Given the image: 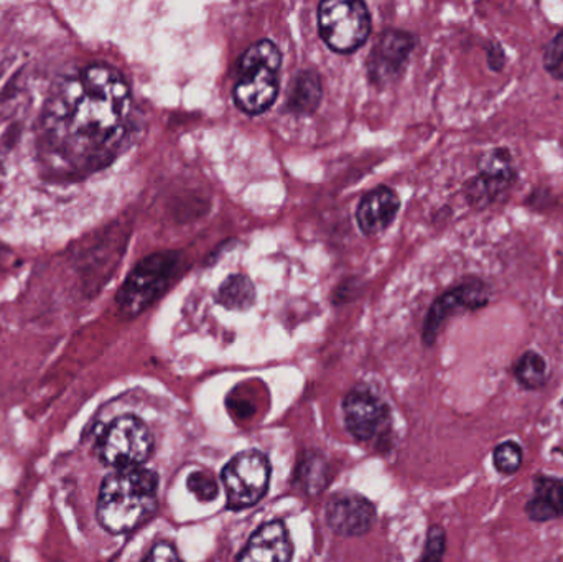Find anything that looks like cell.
<instances>
[{
  "label": "cell",
  "mask_w": 563,
  "mask_h": 562,
  "mask_svg": "<svg viewBox=\"0 0 563 562\" xmlns=\"http://www.w3.org/2000/svg\"><path fill=\"white\" fill-rule=\"evenodd\" d=\"M131 106L128 81L106 63L59 76L36 129V151L46 170L79 178L111 164L128 134Z\"/></svg>",
  "instance_id": "obj_1"
},
{
  "label": "cell",
  "mask_w": 563,
  "mask_h": 562,
  "mask_svg": "<svg viewBox=\"0 0 563 562\" xmlns=\"http://www.w3.org/2000/svg\"><path fill=\"white\" fill-rule=\"evenodd\" d=\"M158 475L147 469H125L104 477L99 488L96 518L109 535L137 530L157 508Z\"/></svg>",
  "instance_id": "obj_2"
},
{
  "label": "cell",
  "mask_w": 563,
  "mask_h": 562,
  "mask_svg": "<svg viewBox=\"0 0 563 562\" xmlns=\"http://www.w3.org/2000/svg\"><path fill=\"white\" fill-rule=\"evenodd\" d=\"M280 49L271 40H261L244 52L234 102L246 114L257 115L273 108L279 96Z\"/></svg>",
  "instance_id": "obj_3"
},
{
  "label": "cell",
  "mask_w": 563,
  "mask_h": 562,
  "mask_svg": "<svg viewBox=\"0 0 563 562\" xmlns=\"http://www.w3.org/2000/svg\"><path fill=\"white\" fill-rule=\"evenodd\" d=\"M96 454L102 464L115 471L139 469L154 454V436L142 419L121 416L102 431Z\"/></svg>",
  "instance_id": "obj_4"
},
{
  "label": "cell",
  "mask_w": 563,
  "mask_h": 562,
  "mask_svg": "<svg viewBox=\"0 0 563 562\" xmlns=\"http://www.w3.org/2000/svg\"><path fill=\"white\" fill-rule=\"evenodd\" d=\"M177 266L178 256L175 253H157L142 260L115 296L119 310L125 317H137L145 312L165 293Z\"/></svg>",
  "instance_id": "obj_5"
},
{
  "label": "cell",
  "mask_w": 563,
  "mask_h": 562,
  "mask_svg": "<svg viewBox=\"0 0 563 562\" xmlns=\"http://www.w3.org/2000/svg\"><path fill=\"white\" fill-rule=\"evenodd\" d=\"M318 30L328 48L353 53L371 35V15L363 2L328 0L318 7Z\"/></svg>",
  "instance_id": "obj_6"
},
{
  "label": "cell",
  "mask_w": 563,
  "mask_h": 562,
  "mask_svg": "<svg viewBox=\"0 0 563 562\" xmlns=\"http://www.w3.org/2000/svg\"><path fill=\"white\" fill-rule=\"evenodd\" d=\"M228 507L244 510L254 507L269 491L271 464L260 451H246L228 462L221 474Z\"/></svg>",
  "instance_id": "obj_7"
},
{
  "label": "cell",
  "mask_w": 563,
  "mask_h": 562,
  "mask_svg": "<svg viewBox=\"0 0 563 562\" xmlns=\"http://www.w3.org/2000/svg\"><path fill=\"white\" fill-rule=\"evenodd\" d=\"M516 181L512 158L506 148H493L479 162L478 177L470 181L466 191L475 207H488Z\"/></svg>",
  "instance_id": "obj_8"
},
{
  "label": "cell",
  "mask_w": 563,
  "mask_h": 562,
  "mask_svg": "<svg viewBox=\"0 0 563 562\" xmlns=\"http://www.w3.org/2000/svg\"><path fill=\"white\" fill-rule=\"evenodd\" d=\"M344 422L357 441H373L387 428L389 409L369 389H353L343 403Z\"/></svg>",
  "instance_id": "obj_9"
},
{
  "label": "cell",
  "mask_w": 563,
  "mask_h": 562,
  "mask_svg": "<svg viewBox=\"0 0 563 562\" xmlns=\"http://www.w3.org/2000/svg\"><path fill=\"white\" fill-rule=\"evenodd\" d=\"M413 36L400 30H387L377 38L369 58L367 73L371 81L377 85L394 81L402 73L410 52L413 49Z\"/></svg>",
  "instance_id": "obj_10"
},
{
  "label": "cell",
  "mask_w": 563,
  "mask_h": 562,
  "mask_svg": "<svg viewBox=\"0 0 563 562\" xmlns=\"http://www.w3.org/2000/svg\"><path fill=\"white\" fill-rule=\"evenodd\" d=\"M489 287L483 280H468L456 289L450 290L445 296L437 300L435 306L430 309L423 327V340L427 345H432L439 333L440 327L452 313L459 310H478L488 306Z\"/></svg>",
  "instance_id": "obj_11"
},
{
  "label": "cell",
  "mask_w": 563,
  "mask_h": 562,
  "mask_svg": "<svg viewBox=\"0 0 563 562\" xmlns=\"http://www.w3.org/2000/svg\"><path fill=\"white\" fill-rule=\"evenodd\" d=\"M324 517L330 530L340 537H361L373 528L376 510L360 495L340 494L328 502Z\"/></svg>",
  "instance_id": "obj_12"
},
{
  "label": "cell",
  "mask_w": 563,
  "mask_h": 562,
  "mask_svg": "<svg viewBox=\"0 0 563 562\" xmlns=\"http://www.w3.org/2000/svg\"><path fill=\"white\" fill-rule=\"evenodd\" d=\"M291 554L294 547L284 521H271L251 537L236 562H290Z\"/></svg>",
  "instance_id": "obj_13"
},
{
  "label": "cell",
  "mask_w": 563,
  "mask_h": 562,
  "mask_svg": "<svg viewBox=\"0 0 563 562\" xmlns=\"http://www.w3.org/2000/svg\"><path fill=\"white\" fill-rule=\"evenodd\" d=\"M399 208V197L390 188L379 187L369 191L357 207L356 220L360 230L367 236L380 233L396 220Z\"/></svg>",
  "instance_id": "obj_14"
},
{
  "label": "cell",
  "mask_w": 563,
  "mask_h": 562,
  "mask_svg": "<svg viewBox=\"0 0 563 562\" xmlns=\"http://www.w3.org/2000/svg\"><path fill=\"white\" fill-rule=\"evenodd\" d=\"M532 521L545 524L563 517V481L555 477H536L534 497L526 505Z\"/></svg>",
  "instance_id": "obj_15"
},
{
  "label": "cell",
  "mask_w": 563,
  "mask_h": 562,
  "mask_svg": "<svg viewBox=\"0 0 563 562\" xmlns=\"http://www.w3.org/2000/svg\"><path fill=\"white\" fill-rule=\"evenodd\" d=\"M321 99L320 79L314 73L303 71L295 78L294 88L288 98V108L298 114L314 111Z\"/></svg>",
  "instance_id": "obj_16"
},
{
  "label": "cell",
  "mask_w": 563,
  "mask_h": 562,
  "mask_svg": "<svg viewBox=\"0 0 563 562\" xmlns=\"http://www.w3.org/2000/svg\"><path fill=\"white\" fill-rule=\"evenodd\" d=\"M515 376L522 388L531 389V392L542 388L549 378V368L544 356L529 350L516 363Z\"/></svg>",
  "instance_id": "obj_17"
},
{
  "label": "cell",
  "mask_w": 563,
  "mask_h": 562,
  "mask_svg": "<svg viewBox=\"0 0 563 562\" xmlns=\"http://www.w3.org/2000/svg\"><path fill=\"white\" fill-rule=\"evenodd\" d=\"M256 299L253 283L246 276H233L224 280L218 293V302L231 310L250 309Z\"/></svg>",
  "instance_id": "obj_18"
},
{
  "label": "cell",
  "mask_w": 563,
  "mask_h": 562,
  "mask_svg": "<svg viewBox=\"0 0 563 562\" xmlns=\"http://www.w3.org/2000/svg\"><path fill=\"white\" fill-rule=\"evenodd\" d=\"M525 452L518 442L506 441L493 452V464L496 471L505 475H512L521 469Z\"/></svg>",
  "instance_id": "obj_19"
},
{
  "label": "cell",
  "mask_w": 563,
  "mask_h": 562,
  "mask_svg": "<svg viewBox=\"0 0 563 562\" xmlns=\"http://www.w3.org/2000/svg\"><path fill=\"white\" fill-rule=\"evenodd\" d=\"M542 63L552 78L563 81V30L545 46Z\"/></svg>",
  "instance_id": "obj_20"
},
{
  "label": "cell",
  "mask_w": 563,
  "mask_h": 562,
  "mask_svg": "<svg viewBox=\"0 0 563 562\" xmlns=\"http://www.w3.org/2000/svg\"><path fill=\"white\" fill-rule=\"evenodd\" d=\"M188 491L200 502H213L218 497V484L207 472H194L188 477Z\"/></svg>",
  "instance_id": "obj_21"
},
{
  "label": "cell",
  "mask_w": 563,
  "mask_h": 562,
  "mask_svg": "<svg viewBox=\"0 0 563 562\" xmlns=\"http://www.w3.org/2000/svg\"><path fill=\"white\" fill-rule=\"evenodd\" d=\"M446 537L443 528L432 527L427 535L426 550L420 562H442L445 554Z\"/></svg>",
  "instance_id": "obj_22"
},
{
  "label": "cell",
  "mask_w": 563,
  "mask_h": 562,
  "mask_svg": "<svg viewBox=\"0 0 563 562\" xmlns=\"http://www.w3.org/2000/svg\"><path fill=\"white\" fill-rule=\"evenodd\" d=\"M141 562H181V558L172 544L158 543Z\"/></svg>",
  "instance_id": "obj_23"
},
{
  "label": "cell",
  "mask_w": 563,
  "mask_h": 562,
  "mask_svg": "<svg viewBox=\"0 0 563 562\" xmlns=\"http://www.w3.org/2000/svg\"><path fill=\"white\" fill-rule=\"evenodd\" d=\"M488 65L493 71H501L505 68L506 53L498 43H492V46L488 48Z\"/></svg>",
  "instance_id": "obj_24"
},
{
  "label": "cell",
  "mask_w": 563,
  "mask_h": 562,
  "mask_svg": "<svg viewBox=\"0 0 563 562\" xmlns=\"http://www.w3.org/2000/svg\"><path fill=\"white\" fill-rule=\"evenodd\" d=\"M0 562H9V561L3 560V558H0Z\"/></svg>",
  "instance_id": "obj_25"
}]
</instances>
